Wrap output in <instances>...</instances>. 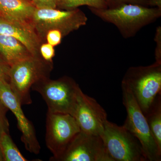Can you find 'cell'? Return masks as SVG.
Instances as JSON below:
<instances>
[{"label": "cell", "instance_id": "cell-1", "mask_svg": "<svg viewBox=\"0 0 161 161\" xmlns=\"http://www.w3.org/2000/svg\"><path fill=\"white\" fill-rule=\"evenodd\" d=\"M89 8L101 19L115 25L125 39L134 37L142 28L161 16V9L149 8L140 4L127 3L104 9Z\"/></svg>", "mask_w": 161, "mask_h": 161}, {"label": "cell", "instance_id": "cell-2", "mask_svg": "<svg viewBox=\"0 0 161 161\" xmlns=\"http://www.w3.org/2000/svg\"><path fill=\"white\" fill-rule=\"evenodd\" d=\"M122 85L130 90L144 115L156 97L161 94V63L129 68Z\"/></svg>", "mask_w": 161, "mask_h": 161}, {"label": "cell", "instance_id": "cell-3", "mask_svg": "<svg viewBox=\"0 0 161 161\" xmlns=\"http://www.w3.org/2000/svg\"><path fill=\"white\" fill-rule=\"evenodd\" d=\"M31 88L42 96L47 105L48 112L72 116L82 92L75 80L67 76L57 80L45 78L34 84Z\"/></svg>", "mask_w": 161, "mask_h": 161}, {"label": "cell", "instance_id": "cell-4", "mask_svg": "<svg viewBox=\"0 0 161 161\" xmlns=\"http://www.w3.org/2000/svg\"><path fill=\"white\" fill-rule=\"evenodd\" d=\"M51 63L41 57L31 56L10 66L9 83L22 105L32 103L30 90L34 84L48 78Z\"/></svg>", "mask_w": 161, "mask_h": 161}, {"label": "cell", "instance_id": "cell-5", "mask_svg": "<svg viewBox=\"0 0 161 161\" xmlns=\"http://www.w3.org/2000/svg\"><path fill=\"white\" fill-rule=\"evenodd\" d=\"M87 20L85 14L77 8L60 10L36 8L29 23L42 41L49 31H59L64 37L85 26Z\"/></svg>", "mask_w": 161, "mask_h": 161}, {"label": "cell", "instance_id": "cell-6", "mask_svg": "<svg viewBox=\"0 0 161 161\" xmlns=\"http://www.w3.org/2000/svg\"><path fill=\"white\" fill-rule=\"evenodd\" d=\"M123 103L127 112L123 126L138 140L147 161H160L159 150L145 115L130 90L121 85Z\"/></svg>", "mask_w": 161, "mask_h": 161}, {"label": "cell", "instance_id": "cell-7", "mask_svg": "<svg viewBox=\"0 0 161 161\" xmlns=\"http://www.w3.org/2000/svg\"><path fill=\"white\" fill-rule=\"evenodd\" d=\"M101 136L113 161H147L138 140L123 126L108 120Z\"/></svg>", "mask_w": 161, "mask_h": 161}, {"label": "cell", "instance_id": "cell-8", "mask_svg": "<svg viewBox=\"0 0 161 161\" xmlns=\"http://www.w3.org/2000/svg\"><path fill=\"white\" fill-rule=\"evenodd\" d=\"M80 131L79 125L72 115L47 111L45 140L47 147L53 154L50 161H58Z\"/></svg>", "mask_w": 161, "mask_h": 161}, {"label": "cell", "instance_id": "cell-9", "mask_svg": "<svg viewBox=\"0 0 161 161\" xmlns=\"http://www.w3.org/2000/svg\"><path fill=\"white\" fill-rule=\"evenodd\" d=\"M58 161H113L100 136L79 132Z\"/></svg>", "mask_w": 161, "mask_h": 161}, {"label": "cell", "instance_id": "cell-10", "mask_svg": "<svg viewBox=\"0 0 161 161\" xmlns=\"http://www.w3.org/2000/svg\"><path fill=\"white\" fill-rule=\"evenodd\" d=\"M0 99L15 116L18 128L22 133L21 141L26 150L31 153H39L41 147L33 125L25 116L22 109V105L6 80H0Z\"/></svg>", "mask_w": 161, "mask_h": 161}, {"label": "cell", "instance_id": "cell-11", "mask_svg": "<svg viewBox=\"0 0 161 161\" xmlns=\"http://www.w3.org/2000/svg\"><path fill=\"white\" fill-rule=\"evenodd\" d=\"M73 117L80 132L101 136L107 119L105 110L95 98L80 93Z\"/></svg>", "mask_w": 161, "mask_h": 161}, {"label": "cell", "instance_id": "cell-12", "mask_svg": "<svg viewBox=\"0 0 161 161\" xmlns=\"http://www.w3.org/2000/svg\"><path fill=\"white\" fill-rule=\"evenodd\" d=\"M0 35L13 37L24 44L33 56L41 57L40 47L42 41L29 22L0 16Z\"/></svg>", "mask_w": 161, "mask_h": 161}, {"label": "cell", "instance_id": "cell-13", "mask_svg": "<svg viewBox=\"0 0 161 161\" xmlns=\"http://www.w3.org/2000/svg\"><path fill=\"white\" fill-rule=\"evenodd\" d=\"M31 56H34L19 40L0 35V57L9 66Z\"/></svg>", "mask_w": 161, "mask_h": 161}, {"label": "cell", "instance_id": "cell-14", "mask_svg": "<svg viewBox=\"0 0 161 161\" xmlns=\"http://www.w3.org/2000/svg\"><path fill=\"white\" fill-rule=\"evenodd\" d=\"M36 7L30 0H0V16L29 22Z\"/></svg>", "mask_w": 161, "mask_h": 161}, {"label": "cell", "instance_id": "cell-15", "mask_svg": "<svg viewBox=\"0 0 161 161\" xmlns=\"http://www.w3.org/2000/svg\"><path fill=\"white\" fill-rule=\"evenodd\" d=\"M159 150L161 151V94H159L145 115Z\"/></svg>", "mask_w": 161, "mask_h": 161}, {"label": "cell", "instance_id": "cell-16", "mask_svg": "<svg viewBox=\"0 0 161 161\" xmlns=\"http://www.w3.org/2000/svg\"><path fill=\"white\" fill-rule=\"evenodd\" d=\"M0 147L5 161H27L14 142L8 132L0 136Z\"/></svg>", "mask_w": 161, "mask_h": 161}, {"label": "cell", "instance_id": "cell-17", "mask_svg": "<svg viewBox=\"0 0 161 161\" xmlns=\"http://www.w3.org/2000/svg\"><path fill=\"white\" fill-rule=\"evenodd\" d=\"M82 6L98 9L108 8L106 0H60L58 7L65 10H69Z\"/></svg>", "mask_w": 161, "mask_h": 161}, {"label": "cell", "instance_id": "cell-18", "mask_svg": "<svg viewBox=\"0 0 161 161\" xmlns=\"http://www.w3.org/2000/svg\"><path fill=\"white\" fill-rule=\"evenodd\" d=\"M8 110L0 99V136L4 132L9 133V123L6 118V113Z\"/></svg>", "mask_w": 161, "mask_h": 161}, {"label": "cell", "instance_id": "cell-19", "mask_svg": "<svg viewBox=\"0 0 161 161\" xmlns=\"http://www.w3.org/2000/svg\"><path fill=\"white\" fill-rule=\"evenodd\" d=\"M54 47L47 43H42L40 47V54L41 58L47 62L51 63L55 56Z\"/></svg>", "mask_w": 161, "mask_h": 161}, {"label": "cell", "instance_id": "cell-20", "mask_svg": "<svg viewBox=\"0 0 161 161\" xmlns=\"http://www.w3.org/2000/svg\"><path fill=\"white\" fill-rule=\"evenodd\" d=\"M38 9H57L60 0H30Z\"/></svg>", "mask_w": 161, "mask_h": 161}, {"label": "cell", "instance_id": "cell-21", "mask_svg": "<svg viewBox=\"0 0 161 161\" xmlns=\"http://www.w3.org/2000/svg\"><path fill=\"white\" fill-rule=\"evenodd\" d=\"M63 38L62 34L60 31L54 30L49 31L47 33L45 40H46L47 43L55 47L60 44Z\"/></svg>", "mask_w": 161, "mask_h": 161}, {"label": "cell", "instance_id": "cell-22", "mask_svg": "<svg viewBox=\"0 0 161 161\" xmlns=\"http://www.w3.org/2000/svg\"><path fill=\"white\" fill-rule=\"evenodd\" d=\"M148 0H106L108 8H113L120 6L123 4L132 3V4H140L143 5L147 4Z\"/></svg>", "mask_w": 161, "mask_h": 161}, {"label": "cell", "instance_id": "cell-23", "mask_svg": "<svg viewBox=\"0 0 161 161\" xmlns=\"http://www.w3.org/2000/svg\"><path fill=\"white\" fill-rule=\"evenodd\" d=\"M154 41L156 43L155 50V62L161 63V27L158 26L156 30Z\"/></svg>", "mask_w": 161, "mask_h": 161}, {"label": "cell", "instance_id": "cell-24", "mask_svg": "<svg viewBox=\"0 0 161 161\" xmlns=\"http://www.w3.org/2000/svg\"><path fill=\"white\" fill-rule=\"evenodd\" d=\"M10 66L0 57V80L9 82V74Z\"/></svg>", "mask_w": 161, "mask_h": 161}, {"label": "cell", "instance_id": "cell-25", "mask_svg": "<svg viewBox=\"0 0 161 161\" xmlns=\"http://www.w3.org/2000/svg\"><path fill=\"white\" fill-rule=\"evenodd\" d=\"M147 5L161 9V0H148Z\"/></svg>", "mask_w": 161, "mask_h": 161}, {"label": "cell", "instance_id": "cell-26", "mask_svg": "<svg viewBox=\"0 0 161 161\" xmlns=\"http://www.w3.org/2000/svg\"><path fill=\"white\" fill-rule=\"evenodd\" d=\"M4 161V158H3V153H2V150H1V147H0V161Z\"/></svg>", "mask_w": 161, "mask_h": 161}]
</instances>
